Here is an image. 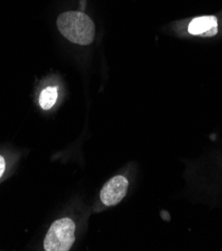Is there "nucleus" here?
<instances>
[{"instance_id": "nucleus-1", "label": "nucleus", "mask_w": 222, "mask_h": 251, "mask_svg": "<svg viewBox=\"0 0 222 251\" xmlns=\"http://www.w3.org/2000/svg\"><path fill=\"white\" fill-rule=\"evenodd\" d=\"M56 26L63 37L78 45H89L95 38V24L81 11H65L56 20Z\"/></svg>"}, {"instance_id": "nucleus-2", "label": "nucleus", "mask_w": 222, "mask_h": 251, "mask_svg": "<svg viewBox=\"0 0 222 251\" xmlns=\"http://www.w3.org/2000/svg\"><path fill=\"white\" fill-rule=\"evenodd\" d=\"M75 241V224L68 217L55 220L48 229L43 247L45 251H68Z\"/></svg>"}, {"instance_id": "nucleus-3", "label": "nucleus", "mask_w": 222, "mask_h": 251, "mask_svg": "<svg viewBox=\"0 0 222 251\" xmlns=\"http://www.w3.org/2000/svg\"><path fill=\"white\" fill-rule=\"evenodd\" d=\"M128 189V180L122 176L112 177L108 180L100 191V199L104 205L114 206L118 204L121 200L125 197Z\"/></svg>"}, {"instance_id": "nucleus-4", "label": "nucleus", "mask_w": 222, "mask_h": 251, "mask_svg": "<svg viewBox=\"0 0 222 251\" xmlns=\"http://www.w3.org/2000/svg\"><path fill=\"white\" fill-rule=\"evenodd\" d=\"M188 31L192 35L212 37L218 32L217 18L212 15L196 17L190 22Z\"/></svg>"}, {"instance_id": "nucleus-5", "label": "nucleus", "mask_w": 222, "mask_h": 251, "mask_svg": "<svg viewBox=\"0 0 222 251\" xmlns=\"http://www.w3.org/2000/svg\"><path fill=\"white\" fill-rule=\"evenodd\" d=\"M57 97H58V92H57V87L55 86H48L44 88L38 98V102L40 107L43 110H49L52 108L56 101H57Z\"/></svg>"}, {"instance_id": "nucleus-6", "label": "nucleus", "mask_w": 222, "mask_h": 251, "mask_svg": "<svg viewBox=\"0 0 222 251\" xmlns=\"http://www.w3.org/2000/svg\"><path fill=\"white\" fill-rule=\"evenodd\" d=\"M5 169H6L5 159H4V157L2 155H0V178H1L3 173L5 172Z\"/></svg>"}]
</instances>
